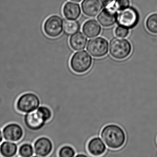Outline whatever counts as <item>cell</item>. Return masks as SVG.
<instances>
[{"instance_id":"obj_1","label":"cell","mask_w":157,"mask_h":157,"mask_svg":"<svg viewBox=\"0 0 157 157\" xmlns=\"http://www.w3.org/2000/svg\"><path fill=\"white\" fill-rule=\"evenodd\" d=\"M52 117L51 109L45 105H40L34 111L24 114V121L27 128L33 131L41 129Z\"/></svg>"},{"instance_id":"obj_2","label":"cell","mask_w":157,"mask_h":157,"mask_svg":"<svg viewBox=\"0 0 157 157\" xmlns=\"http://www.w3.org/2000/svg\"><path fill=\"white\" fill-rule=\"evenodd\" d=\"M101 137L107 147L113 149H117L124 144L125 134L123 128L117 125L108 124L103 128Z\"/></svg>"},{"instance_id":"obj_3","label":"cell","mask_w":157,"mask_h":157,"mask_svg":"<svg viewBox=\"0 0 157 157\" xmlns=\"http://www.w3.org/2000/svg\"><path fill=\"white\" fill-rule=\"evenodd\" d=\"M132 46L126 39L115 37L110 41L109 52L113 58L125 59L131 54Z\"/></svg>"},{"instance_id":"obj_4","label":"cell","mask_w":157,"mask_h":157,"mask_svg":"<svg viewBox=\"0 0 157 157\" xmlns=\"http://www.w3.org/2000/svg\"><path fill=\"white\" fill-rule=\"evenodd\" d=\"M92 58L86 51L76 52L71 57L70 62L71 69L79 74L85 73L90 68Z\"/></svg>"},{"instance_id":"obj_5","label":"cell","mask_w":157,"mask_h":157,"mask_svg":"<svg viewBox=\"0 0 157 157\" xmlns=\"http://www.w3.org/2000/svg\"><path fill=\"white\" fill-rule=\"evenodd\" d=\"M41 105L39 97L35 94L27 92L21 95L16 104L17 110L22 113H28L36 110Z\"/></svg>"},{"instance_id":"obj_6","label":"cell","mask_w":157,"mask_h":157,"mask_svg":"<svg viewBox=\"0 0 157 157\" xmlns=\"http://www.w3.org/2000/svg\"><path fill=\"white\" fill-rule=\"evenodd\" d=\"M139 19V13L136 9L130 6L120 11L117 16L118 25L128 29L134 28L137 25Z\"/></svg>"},{"instance_id":"obj_7","label":"cell","mask_w":157,"mask_h":157,"mask_svg":"<svg viewBox=\"0 0 157 157\" xmlns=\"http://www.w3.org/2000/svg\"><path fill=\"white\" fill-rule=\"evenodd\" d=\"M64 22L58 15H52L48 17L44 23V30L48 36L57 37L63 32Z\"/></svg>"},{"instance_id":"obj_8","label":"cell","mask_w":157,"mask_h":157,"mask_svg":"<svg viewBox=\"0 0 157 157\" xmlns=\"http://www.w3.org/2000/svg\"><path fill=\"white\" fill-rule=\"evenodd\" d=\"M87 50L94 57H102L108 53V42L102 37L93 38L88 42Z\"/></svg>"},{"instance_id":"obj_9","label":"cell","mask_w":157,"mask_h":157,"mask_svg":"<svg viewBox=\"0 0 157 157\" xmlns=\"http://www.w3.org/2000/svg\"><path fill=\"white\" fill-rule=\"evenodd\" d=\"M33 145L34 149V157H48L53 151V142L46 136L38 138Z\"/></svg>"},{"instance_id":"obj_10","label":"cell","mask_w":157,"mask_h":157,"mask_svg":"<svg viewBox=\"0 0 157 157\" xmlns=\"http://www.w3.org/2000/svg\"><path fill=\"white\" fill-rule=\"evenodd\" d=\"M2 132L4 140L14 142L20 141L24 134L22 127L15 123H10L5 125Z\"/></svg>"},{"instance_id":"obj_11","label":"cell","mask_w":157,"mask_h":157,"mask_svg":"<svg viewBox=\"0 0 157 157\" xmlns=\"http://www.w3.org/2000/svg\"><path fill=\"white\" fill-rule=\"evenodd\" d=\"M117 11L112 7L104 9L97 16V20L104 27L113 26L117 21Z\"/></svg>"},{"instance_id":"obj_12","label":"cell","mask_w":157,"mask_h":157,"mask_svg":"<svg viewBox=\"0 0 157 157\" xmlns=\"http://www.w3.org/2000/svg\"><path fill=\"white\" fill-rule=\"evenodd\" d=\"M83 13L89 17H95L101 10L102 6L99 0H83L81 3Z\"/></svg>"},{"instance_id":"obj_13","label":"cell","mask_w":157,"mask_h":157,"mask_svg":"<svg viewBox=\"0 0 157 157\" xmlns=\"http://www.w3.org/2000/svg\"><path fill=\"white\" fill-rule=\"evenodd\" d=\"M87 148L90 154L93 156H99L106 151V147L103 141L100 137H94L89 141Z\"/></svg>"},{"instance_id":"obj_14","label":"cell","mask_w":157,"mask_h":157,"mask_svg":"<svg viewBox=\"0 0 157 157\" xmlns=\"http://www.w3.org/2000/svg\"><path fill=\"white\" fill-rule=\"evenodd\" d=\"M63 13L67 20H76L80 16L81 10L78 3L67 2L63 7Z\"/></svg>"},{"instance_id":"obj_15","label":"cell","mask_w":157,"mask_h":157,"mask_svg":"<svg viewBox=\"0 0 157 157\" xmlns=\"http://www.w3.org/2000/svg\"><path fill=\"white\" fill-rule=\"evenodd\" d=\"M82 30L87 37L92 38L100 35L101 28L97 21L94 20H90L85 22L82 26Z\"/></svg>"},{"instance_id":"obj_16","label":"cell","mask_w":157,"mask_h":157,"mask_svg":"<svg viewBox=\"0 0 157 157\" xmlns=\"http://www.w3.org/2000/svg\"><path fill=\"white\" fill-rule=\"evenodd\" d=\"M18 149L16 142L6 140L0 144V154L2 157H17Z\"/></svg>"},{"instance_id":"obj_17","label":"cell","mask_w":157,"mask_h":157,"mask_svg":"<svg viewBox=\"0 0 157 157\" xmlns=\"http://www.w3.org/2000/svg\"><path fill=\"white\" fill-rule=\"evenodd\" d=\"M69 42L70 45L73 50L79 51L83 50L86 47L87 38L82 33L77 32L71 36Z\"/></svg>"},{"instance_id":"obj_18","label":"cell","mask_w":157,"mask_h":157,"mask_svg":"<svg viewBox=\"0 0 157 157\" xmlns=\"http://www.w3.org/2000/svg\"><path fill=\"white\" fill-rule=\"evenodd\" d=\"M17 157H31L34 156L33 145L29 143H24L20 145Z\"/></svg>"},{"instance_id":"obj_19","label":"cell","mask_w":157,"mask_h":157,"mask_svg":"<svg viewBox=\"0 0 157 157\" xmlns=\"http://www.w3.org/2000/svg\"><path fill=\"white\" fill-rule=\"evenodd\" d=\"M80 25L78 21L75 20H67L64 23L65 32L69 34H72L78 32L79 30Z\"/></svg>"},{"instance_id":"obj_20","label":"cell","mask_w":157,"mask_h":157,"mask_svg":"<svg viewBox=\"0 0 157 157\" xmlns=\"http://www.w3.org/2000/svg\"><path fill=\"white\" fill-rule=\"evenodd\" d=\"M146 26L149 32L151 33L157 34V13L150 15L146 21Z\"/></svg>"},{"instance_id":"obj_21","label":"cell","mask_w":157,"mask_h":157,"mask_svg":"<svg viewBox=\"0 0 157 157\" xmlns=\"http://www.w3.org/2000/svg\"><path fill=\"white\" fill-rule=\"evenodd\" d=\"M75 151L73 147L69 145L62 146L58 151L59 157H73L75 156Z\"/></svg>"},{"instance_id":"obj_22","label":"cell","mask_w":157,"mask_h":157,"mask_svg":"<svg viewBox=\"0 0 157 157\" xmlns=\"http://www.w3.org/2000/svg\"><path fill=\"white\" fill-rule=\"evenodd\" d=\"M130 3V0H115L111 7L117 11H120L129 7Z\"/></svg>"},{"instance_id":"obj_23","label":"cell","mask_w":157,"mask_h":157,"mask_svg":"<svg viewBox=\"0 0 157 157\" xmlns=\"http://www.w3.org/2000/svg\"><path fill=\"white\" fill-rule=\"evenodd\" d=\"M129 31L128 28H125L120 25L116 28L115 31L116 35L121 38L126 37L129 34Z\"/></svg>"},{"instance_id":"obj_24","label":"cell","mask_w":157,"mask_h":157,"mask_svg":"<svg viewBox=\"0 0 157 157\" xmlns=\"http://www.w3.org/2000/svg\"><path fill=\"white\" fill-rule=\"evenodd\" d=\"M114 0H100L103 6L104 7H108Z\"/></svg>"},{"instance_id":"obj_25","label":"cell","mask_w":157,"mask_h":157,"mask_svg":"<svg viewBox=\"0 0 157 157\" xmlns=\"http://www.w3.org/2000/svg\"><path fill=\"white\" fill-rule=\"evenodd\" d=\"M3 136L2 134V129H0V144L3 141Z\"/></svg>"},{"instance_id":"obj_26","label":"cell","mask_w":157,"mask_h":157,"mask_svg":"<svg viewBox=\"0 0 157 157\" xmlns=\"http://www.w3.org/2000/svg\"><path fill=\"white\" fill-rule=\"evenodd\" d=\"M82 156H83V157H86V155H84V154H78V155H77L76 157H82Z\"/></svg>"},{"instance_id":"obj_27","label":"cell","mask_w":157,"mask_h":157,"mask_svg":"<svg viewBox=\"0 0 157 157\" xmlns=\"http://www.w3.org/2000/svg\"><path fill=\"white\" fill-rule=\"evenodd\" d=\"M71 1L75 2H80L82 0H71Z\"/></svg>"}]
</instances>
